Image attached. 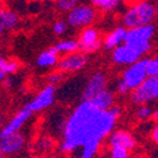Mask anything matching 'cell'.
I'll return each mask as SVG.
<instances>
[{"mask_svg":"<svg viewBox=\"0 0 158 158\" xmlns=\"http://www.w3.org/2000/svg\"><path fill=\"white\" fill-rule=\"evenodd\" d=\"M118 119L110 109H101L92 101H82L64 122L59 149L70 153L90 142L102 143L110 135Z\"/></svg>","mask_w":158,"mask_h":158,"instance_id":"6da1fadb","label":"cell"},{"mask_svg":"<svg viewBox=\"0 0 158 158\" xmlns=\"http://www.w3.org/2000/svg\"><path fill=\"white\" fill-rule=\"evenodd\" d=\"M156 4L157 3H154L153 0H143L135 5L128 6L122 16L123 27H126L127 29H132L141 25L152 24L154 18L157 16Z\"/></svg>","mask_w":158,"mask_h":158,"instance_id":"7a4b0ae2","label":"cell"},{"mask_svg":"<svg viewBox=\"0 0 158 158\" xmlns=\"http://www.w3.org/2000/svg\"><path fill=\"white\" fill-rule=\"evenodd\" d=\"M131 102L135 106L158 102V75L147 78L146 82L131 93Z\"/></svg>","mask_w":158,"mask_h":158,"instance_id":"3957f363","label":"cell"},{"mask_svg":"<svg viewBox=\"0 0 158 158\" xmlns=\"http://www.w3.org/2000/svg\"><path fill=\"white\" fill-rule=\"evenodd\" d=\"M97 19V10L93 5L79 4L68 13L67 22L72 28H88Z\"/></svg>","mask_w":158,"mask_h":158,"instance_id":"277c9868","label":"cell"},{"mask_svg":"<svg viewBox=\"0 0 158 158\" xmlns=\"http://www.w3.org/2000/svg\"><path fill=\"white\" fill-rule=\"evenodd\" d=\"M148 78L147 74V59H141L137 63L129 65L122 74V81L127 84V87L133 92L138 87H141L146 79Z\"/></svg>","mask_w":158,"mask_h":158,"instance_id":"5b68a950","label":"cell"},{"mask_svg":"<svg viewBox=\"0 0 158 158\" xmlns=\"http://www.w3.org/2000/svg\"><path fill=\"white\" fill-rule=\"evenodd\" d=\"M27 144V138L22 132L0 137V153L4 157H13L20 153Z\"/></svg>","mask_w":158,"mask_h":158,"instance_id":"8992f818","label":"cell"},{"mask_svg":"<svg viewBox=\"0 0 158 158\" xmlns=\"http://www.w3.org/2000/svg\"><path fill=\"white\" fill-rule=\"evenodd\" d=\"M143 54L138 50L135 47L123 43L122 45L117 47L112 52V60L118 65H132L141 60Z\"/></svg>","mask_w":158,"mask_h":158,"instance_id":"52a82bcc","label":"cell"},{"mask_svg":"<svg viewBox=\"0 0 158 158\" xmlns=\"http://www.w3.org/2000/svg\"><path fill=\"white\" fill-rule=\"evenodd\" d=\"M79 50L89 54V53H94L99 49L103 44V42L101 40V34L95 28L93 27H88L84 28L81 34H79Z\"/></svg>","mask_w":158,"mask_h":158,"instance_id":"ba28073f","label":"cell"},{"mask_svg":"<svg viewBox=\"0 0 158 158\" xmlns=\"http://www.w3.org/2000/svg\"><path fill=\"white\" fill-rule=\"evenodd\" d=\"M55 102V85L47 84L40 92H39L33 99L27 104V107L33 112H42L48 109Z\"/></svg>","mask_w":158,"mask_h":158,"instance_id":"9c48e42d","label":"cell"},{"mask_svg":"<svg viewBox=\"0 0 158 158\" xmlns=\"http://www.w3.org/2000/svg\"><path fill=\"white\" fill-rule=\"evenodd\" d=\"M88 64L87 54L83 52H75L68 55H63L58 63V69L64 73H74L78 70H82Z\"/></svg>","mask_w":158,"mask_h":158,"instance_id":"30bf717a","label":"cell"},{"mask_svg":"<svg viewBox=\"0 0 158 158\" xmlns=\"http://www.w3.org/2000/svg\"><path fill=\"white\" fill-rule=\"evenodd\" d=\"M154 33H156V28L153 24H147L128 29L124 43L131 45H141V44L151 43L152 38L154 36Z\"/></svg>","mask_w":158,"mask_h":158,"instance_id":"8fae6325","label":"cell"},{"mask_svg":"<svg viewBox=\"0 0 158 158\" xmlns=\"http://www.w3.org/2000/svg\"><path fill=\"white\" fill-rule=\"evenodd\" d=\"M107 75L103 72H95L93 73L83 88L82 93V101H90L101 90L107 88Z\"/></svg>","mask_w":158,"mask_h":158,"instance_id":"7c38bea8","label":"cell"},{"mask_svg":"<svg viewBox=\"0 0 158 158\" xmlns=\"http://www.w3.org/2000/svg\"><path fill=\"white\" fill-rule=\"evenodd\" d=\"M31 115H33V112L27 106H24L22 109H19L11 117V119L3 127L2 132H0V137H4V135H8V134H11V133L20 132V129L30 119Z\"/></svg>","mask_w":158,"mask_h":158,"instance_id":"4fadbf2b","label":"cell"},{"mask_svg":"<svg viewBox=\"0 0 158 158\" xmlns=\"http://www.w3.org/2000/svg\"><path fill=\"white\" fill-rule=\"evenodd\" d=\"M108 143L109 147L112 146H121L124 147L129 151L134 149L137 147V139L135 137L126 129H115L110 133V135L108 137Z\"/></svg>","mask_w":158,"mask_h":158,"instance_id":"5bb4252c","label":"cell"},{"mask_svg":"<svg viewBox=\"0 0 158 158\" xmlns=\"http://www.w3.org/2000/svg\"><path fill=\"white\" fill-rule=\"evenodd\" d=\"M128 29L126 27H118L114 28L112 31H109L104 38H103V45L107 50H113L117 47H119L124 43L126 35H127Z\"/></svg>","mask_w":158,"mask_h":158,"instance_id":"9a60e30c","label":"cell"},{"mask_svg":"<svg viewBox=\"0 0 158 158\" xmlns=\"http://www.w3.org/2000/svg\"><path fill=\"white\" fill-rule=\"evenodd\" d=\"M19 24V15L11 9L2 8L0 10V31L13 30Z\"/></svg>","mask_w":158,"mask_h":158,"instance_id":"2e32d148","label":"cell"},{"mask_svg":"<svg viewBox=\"0 0 158 158\" xmlns=\"http://www.w3.org/2000/svg\"><path fill=\"white\" fill-rule=\"evenodd\" d=\"M98 108H101V109H110L112 107H114V101H115V97H114V93L106 88L103 90H101L99 93H98L94 98H92L90 99Z\"/></svg>","mask_w":158,"mask_h":158,"instance_id":"e0dca14e","label":"cell"},{"mask_svg":"<svg viewBox=\"0 0 158 158\" xmlns=\"http://www.w3.org/2000/svg\"><path fill=\"white\" fill-rule=\"evenodd\" d=\"M60 58H59V53L53 48L43 52L39 54L38 59H36V65L40 67V68H52L58 65Z\"/></svg>","mask_w":158,"mask_h":158,"instance_id":"ac0fdd59","label":"cell"},{"mask_svg":"<svg viewBox=\"0 0 158 158\" xmlns=\"http://www.w3.org/2000/svg\"><path fill=\"white\" fill-rule=\"evenodd\" d=\"M19 70V63L14 59L0 58V79L5 81L8 75H11Z\"/></svg>","mask_w":158,"mask_h":158,"instance_id":"d6986e66","label":"cell"},{"mask_svg":"<svg viewBox=\"0 0 158 158\" xmlns=\"http://www.w3.org/2000/svg\"><path fill=\"white\" fill-rule=\"evenodd\" d=\"M54 49L63 55H68L75 52H79V43L73 39H68V40H62L59 42L56 45H54Z\"/></svg>","mask_w":158,"mask_h":158,"instance_id":"ffe728a7","label":"cell"},{"mask_svg":"<svg viewBox=\"0 0 158 158\" xmlns=\"http://www.w3.org/2000/svg\"><path fill=\"white\" fill-rule=\"evenodd\" d=\"M54 148V141L48 135H42L39 137L35 144H34V149L40 153V154H45V153H49L52 149Z\"/></svg>","mask_w":158,"mask_h":158,"instance_id":"44dd1931","label":"cell"},{"mask_svg":"<svg viewBox=\"0 0 158 158\" xmlns=\"http://www.w3.org/2000/svg\"><path fill=\"white\" fill-rule=\"evenodd\" d=\"M122 0H90L92 5L103 13H109L121 4Z\"/></svg>","mask_w":158,"mask_h":158,"instance_id":"7402d4cb","label":"cell"},{"mask_svg":"<svg viewBox=\"0 0 158 158\" xmlns=\"http://www.w3.org/2000/svg\"><path fill=\"white\" fill-rule=\"evenodd\" d=\"M153 112H154V109L149 104L138 106V109L135 112V117H137V119H139V121H148V119H152Z\"/></svg>","mask_w":158,"mask_h":158,"instance_id":"603a6c76","label":"cell"},{"mask_svg":"<svg viewBox=\"0 0 158 158\" xmlns=\"http://www.w3.org/2000/svg\"><path fill=\"white\" fill-rule=\"evenodd\" d=\"M102 143L101 142H90L88 144H85L82 148V157L84 158H94V156L99 151Z\"/></svg>","mask_w":158,"mask_h":158,"instance_id":"cb8c5ba5","label":"cell"},{"mask_svg":"<svg viewBox=\"0 0 158 158\" xmlns=\"http://www.w3.org/2000/svg\"><path fill=\"white\" fill-rule=\"evenodd\" d=\"M109 153L110 158H131V151L121 146H112Z\"/></svg>","mask_w":158,"mask_h":158,"instance_id":"d4e9b609","label":"cell"},{"mask_svg":"<svg viewBox=\"0 0 158 158\" xmlns=\"http://www.w3.org/2000/svg\"><path fill=\"white\" fill-rule=\"evenodd\" d=\"M56 8L62 11L69 13L70 10H73L75 6L79 5V0H56Z\"/></svg>","mask_w":158,"mask_h":158,"instance_id":"484cf974","label":"cell"},{"mask_svg":"<svg viewBox=\"0 0 158 158\" xmlns=\"http://www.w3.org/2000/svg\"><path fill=\"white\" fill-rule=\"evenodd\" d=\"M147 74H148V78L158 75V56L147 59Z\"/></svg>","mask_w":158,"mask_h":158,"instance_id":"4316f807","label":"cell"},{"mask_svg":"<svg viewBox=\"0 0 158 158\" xmlns=\"http://www.w3.org/2000/svg\"><path fill=\"white\" fill-rule=\"evenodd\" d=\"M64 78H65V73L58 69V70L52 72L50 74H48V77H47V81H48V84L56 85L58 83L63 82V81H64Z\"/></svg>","mask_w":158,"mask_h":158,"instance_id":"83f0119b","label":"cell"},{"mask_svg":"<svg viewBox=\"0 0 158 158\" xmlns=\"http://www.w3.org/2000/svg\"><path fill=\"white\" fill-rule=\"evenodd\" d=\"M68 29V24L64 22V20H58L53 24V31L56 34V35H62L67 31Z\"/></svg>","mask_w":158,"mask_h":158,"instance_id":"f1b7e54d","label":"cell"},{"mask_svg":"<svg viewBox=\"0 0 158 158\" xmlns=\"http://www.w3.org/2000/svg\"><path fill=\"white\" fill-rule=\"evenodd\" d=\"M115 90L119 93V94H122V95H127V94H131V93H132V90L127 87V84L122 81V79L117 83V85H115Z\"/></svg>","mask_w":158,"mask_h":158,"instance_id":"f546056e","label":"cell"},{"mask_svg":"<svg viewBox=\"0 0 158 158\" xmlns=\"http://www.w3.org/2000/svg\"><path fill=\"white\" fill-rule=\"evenodd\" d=\"M149 137H151V141H152L156 146H158V123H154V126L151 128Z\"/></svg>","mask_w":158,"mask_h":158,"instance_id":"4dcf8cb0","label":"cell"},{"mask_svg":"<svg viewBox=\"0 0 158 158\" xmlns=\"http://www.w3.org/2000/svg\"><path fill=\"white\" fill-rule=\"evenodd\" d=\"M123 2H124L128 6H132V5H135V4H138V3L143 2V0H123Z\"/></svg>","mask_w":158,"mask_h":158,"instance_id":"1f68e13d","label":"cell"},{"mask_svg":"<svg viewBox=\"0 0 158 158\" xmlns=\"http://www.w3.org/2000/svg\"><path fill=\"white\" fill-rule=\"evenodd\" d=\"M152 121H153L154 123H158V108H157V109H154V112H153Z\"/></svg>","mask_w":158,"mask_h":158,"instance_id":"d6a6232c","label":"cell"},{"mask_svg":"<svg viewBox=\"0 0 158 158\" xmlns=\"http://www.w3.org/2000/svg\"><path fill=\"white\" fill-rule=\"evenodd\" d=\"M156 13H157V16H158V2H157V4H156Z\"/></svg>","mask_w":158,"mask_h":158,"instance_id":"836d02e7","label":"cell"},{"mask_svg":"<svg viewBox=\"0 0 158 158\" xmlns=\"http://www.w3.org/2000/svg\"><path fill=\"white\" fill-rule=\"evenodd\" d=\"M35 2H40V0H35Z\"/></svg>","mask_w":158,"mask_h":158,"instance_id":"e575fe53","label":"cell"},{"mask_svg":"<svg viewBox=\"0 0 158 158\" xmlns=\"http://www.w3.org/2000/svg\"><path fill=\"white\" fill-rule=\"evenodd\" d=\"M81 158H84V157H82V156H81Z\"/></svg>","mask_w":158,"mask_h":158,"instance_id":"d590c367","label":"cell"},{"mask_svg":"<svg viewBox=\"0 0 158 158\" xmlns=\"http://www.w3.org/2000/svg\"><path fill=\"white\" fill-rule=\"evenodd\" d=\"M55 2H56V0H55Z\"/></svg>","mask_w":158,"mask_h":158,"instance_id":"8d00e7d4","label":"cell"}]
</instances>
